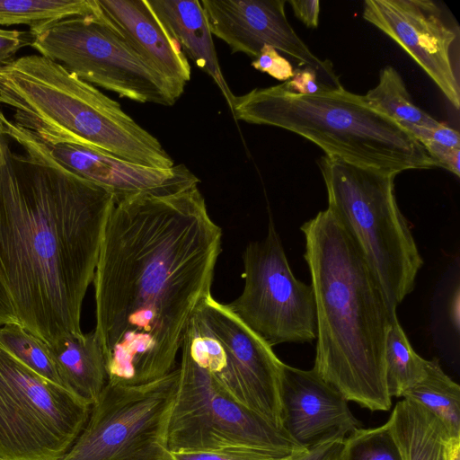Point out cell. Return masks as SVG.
Masks as SVG:
<instances>
[{
	"instance_id": "cell-37",
	"label": "cell",
	"mask_w": 460,
	"mask_h": 460,
	"mask_svg": "<svg viewBox=\"0 0 460 460\" xmlns=\"http://www.w3.org/2000/svg\"><path fill=\"white\" fill-rule=\"evenodd\" d=\"M7 118L0 110V139L7 136Z\"/></svg>"
},
{
	"instance_id": "cell-24",
	"label": "cell",
	"mask_w": 460,
	"mask_h": 460,
	"mask_svg": "<svg viewBox=\"0 0 460 460\" xmlns=\"http://www.w3.org/2000/svg\"><path fill=\"white\" fill-rule=\"evenodd\" d=\"M428 360L412 349L396 313L392 315L385 347V375L389 396L402 397L427 374Z\"/></svg>"
},
{
	"instance_id": "cell-35",
	"label": "cell",
	"mask_w": 460,
	"mask_h": 460,
	"mask_svg": "<svg viewBox=\"0 0 460 460\" xmlns=\"http://www.w3.org/2000/svg\"><path fill=\"white\" fill-rule=\"evenodd\" d=\"M13 323H19L7 297L0 290V326Z\"/></svg>"
},
{
	"instance_id": "cell-15",
	"label": "cell",
	"mask_w": 460,
	"mask_h": 460,
	"mask_svg": "<svg viewBox=\"0 0 460 460\" xmlns=\"http://www.w3.org/2000/svg\"><path fill=\"white\" fill-rule=\"evenodd\" d=\"M282 428L300 447L308 448L337 434L360 427L348 401L313 369L284 363L281 381Z\"/></svg>"
},
{
	"instance_id": "cell-5",
	"label": "cell",
	"mask_w": 460,
	"mask_h": 460,
	"mask_svg": "<svg viewBox=\"0 0 460 460\" xmlns=\"http://www.w3.org/2000/svg\"><path fill=\"white\" fill-rule=\"evenodd\" d=\"M236 120L279 127L320 146L325 155L359 166L399 173L429 169L424 146L393 119L343 87L305 95L284 83L234 95Z\"/></svg>"
},
{
	"instance_id": "cell-12",
	"label": "cell",
	"mask_w": 460,
	"mask_h": 460,
	"mask_svg": "<svg viewBox=\"0 0 460 460\" xmlns=\"http://www.w3.org/2000/svg\"><path fill=\"white\" fill-rule=\"evenodd\" d=\"M243 261L244 287L227 305L231 311L270 347L316 339L313 287L294 276L271 220L265 238L248 243Z\"/></svg>"
},
{
	"instance_id": "cell-9",
	"label": "cell",
	"mask_w": 460,
	"mask_h": 460,
	"mask_svg": "<svg viewBox=\"0 0 460 460\" xmlns=\"http://www.w3.org/2000/svg\"><path fill=\"white\" fill-rule=\"evenodd\" d=\"M91 405L0 346V456L60 460L84 429Z\"/></svg>"
},
{
	"instance_id": "cell-20",
	"label": "cell",
	"mask_w": 460,
	"mask_h": 460,
	"mask_svg": "<svg viewBox=\"0 0 460 460\" xmlns=\"http://www.w3.org/2000/svg\"><path fill=\"white\" fill-rule=\"evenodd\" d=\"M403 460H449L453 438L431 412L407 399L399 401L386 421Z\"/></svg>"
},
{
	"instance_id": "cell-21",
	"label": "cell",
	"mask_w": 460,
	"mask_h": 460,
	"mask_svg": "<svg viewBox=\"0 0 460 460\" xmlns=\"http://www.w3.org/2000/svg\"><path fill=\"white\" fill-rule=\"evenodd\" d=\"M402 398L428 410L453 438H460V386L443 371L437 359L428 360L425 377L407 390Z\"/></svg>"
},
{
	"instance_id": "cell-38",
	"label": "cell",
	"mask_w": 460,
	"mask_h": 460,
	"mask_svg": "<svg viewBox=\"0 0 460 460\" xmlns=\"http://www.w3.org/2000/svg\"><path fill=\"white\" fill-rule=\"evenodd\" d=\"M0 460H5L4 458H3L2 456H0Z\"/></svg>"
},
{
	"instance_id": "cell-3",
	"label": "cell",
	"mask_w": 460,
	"mask_h": 460,
	"mask_svg": "<svg viewBox=\"0 0 460 460\" xmlns=\"http://www.w3.org/2000/svg\"><path fill=\"white\" fill-rule=\"evenodd\" d=\"M305 259L316 306L312 368L348 402L371 411L392 406L385 347L392 307L358 246L325 209L304 223Z\"/></svg>"
},
{
	"instance_id": "cell-22",
	"label": "cell",
	"mask_w": 460,
	"mask_h": 460,
	"mask_svg": "<svg viewBox=\"0 0 460 460\" xmlns=\"http://www.w3.org/2000/svg\"><path fill=\"white\" fill-rule=\"evenodd\" d=\"M100 13L97 0H0V25H26L32 34L66 18Z\"/></svg>"
},
{
	"instance_id": "cell-17",
	"label": "cell",
	"mask_w": 460,
	"mask_h": 460,
	"mask_svg": "<svg viewBox=\"0 0 460 460\" xmlns=\"http://www.w3.org/2000/svg\"><path fill=\"white\" fill-rule=\"evenodd\" d=\"M104 15L157 73L184 91L190 65L147 0H97Z\"/></svg>"
},
{
	"instance_id": "cell-30",
	"label": "cell",
	"mask_w": 460,
	"mask_h": 460,
	"mask_svg": "<svg viewBox=\"0 0 460 460\" xmlns=\"http://www.w3.org/2000/svg\"><path fill=\"white\" fill-rule=\"evenodd\" d=\"M34 35L30 30L0 28V67L9 64L23 48L31 46Z\"/></svg>"
},
{
	"instance_id": "cell-11",
	"label": "cell",
	"mask_w": 460,
	"mask_h": 460,
	"mask_svg": "<svg viewBox=\"0 0 460 460\" xmlns=\"http://www.w3.org/2000/svg\"><path fill=\"white\" fill-rule=\"evenodd\" d=\"M180 352L178 390L168 428L170 452L246 447L291 454L306 449L234 401L185 349Z\"/></svg>"
},
{
	"instance_id": "cell-8",
	"label": "cell",
	"mask_w": 460,
	"mask_h": 460,
	"mask_svg": "<svg viewBox=\"0 0 460 460\" xmlns=\"http://www.w3.org/2000/svg\"><path fill=\"white\" fill-rule=\"evenodd\" d=\"M33 35L31 47L39 54L120 97L171 106L184 92L154 70L102 11L56 22Z\"/></svg>"
},
{
	"instance_id": "cell-36",
	"label": "cell",
	"mask_w": 460,
	"mask_h": 460,
	"mask_svg": "<svg viewBox=\"0 0 460 460\" xmlns=\"http://www.w3.org/2000/svg\"><path fill=\"white\" fill-rule=\"evenodd\" d=\"M449 460H460V438L452 441Z\"/></svg>"
},
{
	"instance_id": "cell-4",
	"label": "cell",
	"mask_w": 460,
	"mask_h": 460,
	"mask_svg": "<svg viewBox=\"0 0 460 460\" xmlns=\"http://www.w3.org/2000/svg\"><path fill=\"white\" fill-rule=\"evenodd\" d=\"M0 103L13 111L16 126L46 144H78L154 168L175 165L119 102L40 54L0 67Z\"/></svg>"
},
{
	"instance_id": "cell-14",
	"label": "cell",
	"mask_w": 460,
	"mask_h": 460,
	"mask_svg": "<svg viewBox=\"0 0 460 460\" xmlns=\"http://www.w3.org/2000/svg\"><path fill=\"white\" fill-rule=\"evenodd\" d=\"M286 3V0L200 1L210 32L226 42L232 53L241 52L255 58L262 47L269 45L314 68L327 84L339 88L341 84L332 64L314 55L288 22Z\"/></svg>"
},
{
	"instance_id": "cell-7",
	"label": "cell",
	"mask_w": 460,
	"mask_h": 460,
	"mask_svg": "<svg viewBox=\"0 0 460 460\" xmlns=\"http://www.w3.org/2000/svg\"><path fill=\"white\" fill-rule=\"evenodd\" d=\"M181 349L234 401L283 429L284 363L227 305L212 296L205 299L187 326Z\"/></svg>"
},
{
	"instance_id": "cell-1",
	"label": "cell",
	"mask_w": 460,
	"mask_h": 460,
	"mask_svg": "<svg viewBox=\"0 0 460 460\" xmlns=\"http://www.w3.org/2000/svg\"><path fill=\"white\" fill-rule=\"evenodd\" d=\"M221 239L199 183L115 198L93 281L109 384L144 385L177 367L187 326L212 296Z\"/></svg>"
},
{
	"instance_id": "cell-28",
	"label": "cell",
	"mask_w": 460,
	"mask_h": 460,
	"mask_svg": "<svg viewBox=\"0 0 460 460\" xmlns=\"http://www.w3.org/2000/svg\"><path fill=\"white\" fill-rule=\"evenodd\" d=\"M252 66L262 73H267L279 81L289 80L294 74L290 62L279 54L271 46L265 45L252 62Z\"/></svg>"
},
{
	"instance_id": "cell-26",
	"label": "cell",
	"mask_w": 460,
	"mask_h": 460,
	"mask_svg": "<svg viewBox=\"0 0 460 460\" xmlns=\"http://www.w3.org/2000/svg\"><path fill=\"white\" fill-rule=\"evenodd\" d=\"M338 460H403L386 422L379 427L352 430L344 439Z\"/></svg>"
},
{
	"instance_id": "cell-10",
	"label": "cell",
	"mask_w": 460,
	"mask_h": 460,
	"mask_svg": "<svg viewBox=\"0 0 460 460\" xmlns=\"http://www.w3.org/2000/svg\"><path fill=\"white\" fill-rule=\"evenodd\" d=\"M179 367L138 385L107 383L60 460H171L168 428Z\"/></svg>"
},
{
	"instance_id": "cell-33",
	"label": "cell",
	"mask_w": 460,
	"mask_h": 460,
	"mask_svg": "<svg viewBox=\"0 0 460 460\" xmlns=\"http://www.w3.org/2000/svg\"><path fill=\"white\" fill-rule=\"evenodd\" d=\"M422 146L435 163L436 166L443 167L457 177L460 176V149L444 146L432 142Z\"/></svg>"
},
{
	"instance_id": "cell-29",
	"label": "cell",
	"mask_w": 460,
	"mask_h": 460,
	"mask_svg": "<svg viewBox=\"0 0 460 460\" xmlns=\"http://www.w3.org/2000/svg\"><path fill=\"white\" fill-rule=\"evenodd\" d=\"M346 434L337 433L285 460H338Z\"/></svg>"
},
{
	"instance_id": "cell-23",
	"label": "cell",
	"mask_w": 460,
	"mask_h": 460,
	"mask_svg": "<svg viewBox=\"0 0 460 460\" xmlns=\"http://www.w3.org/2000/svg\"><path fill=\"white\" fill-rule=\"evenodd\" d=\"M365 102L408 130L411 127L438 128V121L416 106L400 74L391 66L379 74L376 86L363 95Z\"/></svg>"
},
{
	"instance_id": "cell-16",
	"label": "cell",
	"mask_w": 460,
	"mask_h": 460,
	"mask_svg": "<svg viewBox=\"0 0 460 460\" xmlns=\"http://www.w3.org/2000/svg\"><path fill=\"white\" fill-rule=\"evenodd\" d=\"M41 143L49 155L60 165L82 178L109 189L115 198L199 183V178L184 164L174 165L169 169L154 168L78 144Z\"/></svg>"
},
{
	"instance_id": "cell-18",
	"label": "cell",
	"mask_w": 460,
	"mask_h": 460,
	"mask_svg": "<svg viewBox=\"0 0 460 460\" xmlns=\"http://www.w3.org/2000/svg\"><path fill=\"white\" fill-rule=\"evenodd\" d=\"M150 7L184 55L216 83L231 109L234 94L222 74L212 33L198 0H147Z\"/></svg>"
},
{
	"instance_id": "cell-34",
	"label": "cell",
	"mask_w": 460,
	"mask_h": 460,
	"mask_svg": "<svg viewBox=\"0 0 460 460\" xmlns=\"http://www.w3.org/2000/svg\"><path fill=\"white\" fill-rule=\"evenodd\" d=\"M295 15L308 28H317L320 2L318 0H291L288 2Z\"/></svg>"
},
{
	"instance_id": "cell-27",
	"label": "cell",
	"mask_w": 460,
	"mask_h": 460,
	"mask_svg": "<svg viewBox=\"0 0 460 460\" xmlns=\"http://www.w3.org/2000/svg\"><path fill=\"white\" fill-rule=\"evenodd\" d=\"M291 454L234 447L203 451L171 452V460H285Z\"/></svg>"
},
{
	"instance_id": "cell-31",
	"label": "cell",
	"mask_w": 460,
	"mask_h": 460,
	"mask_svg": "<svg viewBox=\"0 0 460 460\" xmlns=\"http://www.w3.org/2000/svg\"><path fill=\"white\" fill-rule=\"evenodd\" d=\"M283 83L290 91L305 95L315 94L336 88L327 84L317 71L310 66L295 69L293 76Z\"/></svg>"
},
{
	"instance_id": "cell-6",
	"label": "cell",
	"mask_w": 460,
	"mask_h": 460,
	"mask_svg": "<svg viewBox=\"0 0 460 460\" xmlns=\"http://www.w3.org/2000/svg\"><path fill=\"white\" fill-rule=\"evenodd\" d=\"M328 208L367 261L395 308L414 288L423 260L395 194L396 173L324 155Z\"/></svg>"
},
{
	"instance_id": "cell-25",
	"label": "cell",
	"mask_w": 460,
	"mask_h": 460,
	"mask_svg": "<svg viewBox=\"0 0 460 460\" xmlns=\"http://www.w3.org/2000/svg\"><path fill=\"white\" fill-rule=\"evenodd\" d=\"M0 346L43 378L64 387L48 344L20 323L0 326Z\"/></svg>"
},
{
	"instance_id": "cell-19",
	"label": "cell",
	"mask_w": 460,
	"mask_h": 460,
	"mask_svg": "<svg viewBox=\"0 0 460 460\" xmlns=\"http://www.w3.org/2000/svg\"><path fill=\"white\" fill-rule=\"evenodd\" d=\"M48 349L63 386L93 405L108 383L103 352L94 331L66 334Z\"/></svg>"
},
{
	"instance_id": "cell-13",
	"label": "cell",
	"mask_w": 460,
	"mask_h": 460,
	"mask_svg": "<svg viewBox=\"0 0 460 460\" xmlns=\"http://www.w3.org/2000/svg\"><path fill=\"white\" fill-rule=\"evenodd\" d=\"M363 18L401 46L459 109V82L450 57L456 33L435 2L366 0Z\"/></svg>"
},
{
	"instance_id": "cell-32",
	"label": "cell",
	"mask_w": 460,
	"mask_h": 460,
	"mask_svg": "<svg viewBox=\"0 0 460 460\" xmlns=\"http://www.w3.org/2000/svg\"><path fill=\"white\" fill-rule=\"evenodd\" d=\"M421 145L432 142L444 146L460 149L459 132L445 123L438 128L411 127L408 130Z\"/></svg>"
},
{
	"instance_id": "cell-2",
	"label": "cell",
	"mask_w": 460,
	"mask_h": 460,
	"mask_svg": "<svg viewBox=\"0 0 460 460\" xmlns=\"http://www.w3.org/2000/svg\"><path fill=\"white\" fill-rule=\"evenodd\" d=\"M0 139V290L18 323L48 345L80 334L115 196L57 163L41 141L7 119Z\"/></svg>"
}]
</instances>
